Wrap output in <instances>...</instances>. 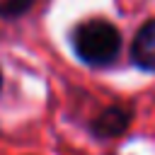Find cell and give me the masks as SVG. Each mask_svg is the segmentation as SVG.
Instances as JSON below:
<instances>
[{
	"mask_svg": "<svg viewBox=\"0 0 155 155\" xmlns=\"http://www.w3.org/2000/svg\"><path fill=\"white\" fill-rule=\"evenodd\" d=\"M128 111L121 109V107H109L104 109L94 121H92V131L99 136V138H114V136H121L126 128H128Z\"/></svg>",
	"mask_w": 155,
	"mask_h": 155,
	"instance_id": "cell-3",
	"label": "cell"
},
{
	"mask_svg": "<svg viewBox=\"0 0 155 155\" xmlns=\"http://www.w3.org/2000/svg\"><path fill=\"white\" fill-rule=\"evenodd\" d=\"M75 53L90 65H107L121 51V34L107 19H87L73 34Z\"/></svg>",
	"mask_w": 155,
	"mask_h": 155,
	"instance_id": "cell-1",
	"label": "cell"
},
{
	"mask_svg": "<svg viewBox=\"0 0 155 155\" xmlns=\"http://www.w3.org/2000/svg\"><path fill=\"white\" fill-rule=\"evenodd\" d=\"M34 0H2L0 2V15L2 17H17L31 7Z\"/></svg>",
	"mask_w": 155,
	"mask_h": 155,
	"instance_id": "cell-4",
	"label": "cell"
},
{
	"mask_svg": "<svg viewBox=\"0 0 155 155\" xmlns=\"http://www.w3.org/2000/svg\"><path fill=\"white\" fill-rule=\"evenodd\" d=\"M0 85H2V73H0Z\"/></svg>",
	"mask_w": 155,
	"mask_h": 155,
	"instance_id": "cell-5",
	"label": "cell"
},
{
	"mask_svg": "<svg viewBox=\"0 0 155 155\" xmlns=\"http://www.w3.org/2000/svg\"><path fill=\"white\" fill-rule=\"evenodd\" d=\"M131 56H133V63L143 70H155V19L145 22L133 44H131Z\"/></svg>",
	"mask_w": 155,
	"mask_h": 155,
	"instance_id": "cell-2",
	"label": "cell"
}]
</instances>
